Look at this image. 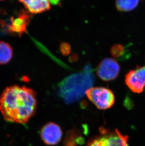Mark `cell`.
<instances>
[{
    "label": "cell",
    "mask_w": 145,
    "mask_h": 146,
    "mask_svg": "<svg viewBox=\"0 0 145 146\" xmlns=\"http://www.w3.org/2000/svg\"><path fill=\"white\" fill-rule=\"evenodd\" d=\"M85 94L89 100L101 110L110 108L115 101L112 91L104 87H92L86 91Z\"/></svg>",
    "instance_id": "cell-4"
},
{
    "label": "cell",
    "mask_w": 145,
    "mask_h": 146,
    "mask_svg": "<svg viewBox=\"0 0 145 146\" xmlns=\"http://www.w3.org/2000/svg\"><path fill=\"white\" fill-rule=\"evenodd\" d=\"M67 146H75V145L74 144V143H72V141H69H69Z\"/></svg>",
    "instance_id": "cell-14"
},
{
    "label": "cell",
    "mask_w": 145,
    "mask_h": 146,
    "mask_svg": "<svg viewBox=\"0 0 145 146\" xmlns=\"http://www.w3.org/2000/svg\"><path fill=\"white\" fill-rule=\"evenodd\" d=\"M120 72V66L117 62L113 58L103 60L97 69L98 76L102 80L111 81L116 79Z\"/></svg>",
    "instance_id": "cell-7"
},
{
    "label": "cell",
    "mask_w": 145,
    "mask_h": 146,
    "mask_svg": "<svg viewBox=\"0 0 145 146\" xmlns=\"http://www.w3.org/2000/svg\"><path fill=\"white\" fill-rule=\"evenodd\" d=\"M100 131V134L89 141L87 146H129L128 137L118 130L109 131L103 128Z\"/></svg>",
    "instance_id": "cell-3"
},
{
    "label": "cell",
    "mask_w": 145,
    "mask_h": 146,
    "mask_svg": "<svg viewBox=\"0 0 145 146\" xmlns=\"http://www.w3.org/2000/svg\"><path fill=\"white\" fill-rule=\"evenodd\" d=\"M62 131L60 126L54 123H49L43 126L41 137L44 143L54 145L59 143L61 139Z\"/></svg>",
    "instance_id": "cell-8"
},
{
    "label": "cell",
    "mask_w": 145,
    "mask_h": 146,
    "mask_svg": "<svg viewBox=\"0 0 145 146\" xmlns=\"http://www.w3.org/2000/svg\"><path fill=\"white\" fill-rule=\"evenodd\" d=\"M60 51L64 55H69L71 52V47L70 45L67 43H63L60 46Z\"/></svg>",
    "instance_id": "cell-13"
},
{
    "label": "cell",
    "mask_w": 145,
    "mask_h": 146,
    "mask_svg": "<svg viewBox=\"0 0 145 146\" xmlns=\"http://www.w3.org/2000/svg\"><path fill=\"white\" fill-rule=\"evenodd\" d=\"M124 52V48L121 44H116L113 46L111 49L112 55L115 57H118L121 56Z\"/></svg>",
    "instance_id": "cell-12"
},
{
    "label": "cell",
    "mask_w": 145,
    "mask_h": 146,
    "mask_svg": "<svg viewBox=\"0 0 145 146\" xmlns=\"http://www.w3.org/2000/svg\"><path fill=\"white\" fill-rule=\"evenodd\" d=\"M0 1H4V0H0Z\"/></svg>",
    "instance_id": "cell-15"
},
{
    "label": "cell",
    "mask_w": 145,
    "mask_h": 146,
    "mask_svg": "<svg viewBox=\"0 0 145 146\" xmlns=\"http://www.w3.org/2000/svg\"><path fill=\"white\" fill-rule=\"evenodd\" d=\"M125 83L131 91L140 93L145 90V65L130 70L125 76Z\"/></svg>",
    "instance_id": "cell-6"
},
{
    "label": "cell",
    "mask_w": 145,
    "mask_h": 146,
    "mask_svg": "<svg viewBox=\"0 0 145 146\" xmlns=\"http://www.w3.org/2000/svg\"><path fill=\"white\" fill-rule=\"evenodd\" d=\"M36 94L31 88L13 85L7 87L0 96V112L4 120L25 124L34 115Z\"/></svg>",
    "instance_id": "cell-1"
},
{
    "label": "cell",
    "mask_w": 145,
    "mask_h": 146,
    "mask_svg": "<svg viewBox=\"0 0 145 146\" xmlns=\"http://www.w3.org/2000/svg\"><path fill=\"white\" fill-rule=\"evenodd\" d=\"M13 49L10 44L0 41V65L6 64L10 62L13 58Z\"/></svg>",
    "instance_id": "cell-10"
},
{
    "label": "cell",
    "mask_w": 145,
    "mask_h": 146,
    "mask_svg": "<svg viewBox=\"0 0 145 146\" xmlns=\"http://www.w3.org/2000/svg\"><path fill=\"white\" fill-rule=\"evenodd\" d=\"M139 2L140 0H116L115 5L119 11L127 12L135 9Z\"/></svg>",
    "instance_id": "cell-11"
},
{
    "label": "cell",
    "mask_w": 145,
    "mask_h": 146,
    "mask_svg": "<svg viewBox=\"0 0 145 146\" xmlns=\"http://www.w3.org/2000/svg\"><path fill=\"white\" fill-rule=\"evenodd\" d=\"M31 14H38L49 11L51 0H18Z\"/></svg>",
    "instance_id": "cell-9"
},
{
    "label": "cell",
    "mask_w": 145,
    "mask_h": 146,
    "mask_svg": "<svg viewBox=\"0 0 145 146\" xmlns=\"http://www.w3.org/2000/svg\"><path fill=\"white\" fill-rule=\"evenodd\" d=\"M31 15L27 11L22 10L16 17L11 16L10 24L7 27L9 33L16 35L19 37L26 33L28 26L31 21Z\"/></svg>",
    "instance_id": "cell-5"
},
{
    "label": "cell",
    "mask_w": 145,
    "mask_h": 146,
    "mask_svg": "<svg viewBox=\"0 0 145 146\" xmlns=\"http://www.w3.org/2000/svg\"><path fill=\"white\" fill-rule=\"evenodd\" d=\"M94 81L92 69L87 66L82 72L66 78L59 83V93L65 102L72 103L84 97Z\"/></svg>",
    "instance_id": "cell-2"
}]
</instances>
